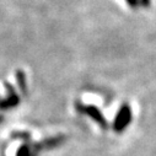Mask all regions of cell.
<instances>
[{"label": "cell", "mask_w": 156, "mask_h": 156, "mask_svg": "<svg viewBox=\"0 0 156 156\" xmlns=\"http://www.w3.org/2000/svg\"><path fill=\"white\" fill-rule=\"evenodd\" d=\"M16 80H17L19 87H20V90L22 91V94H26V92H27L26 76H25V73H23L22 70H17V71H16Z\"/></svg>", "instance_id": "obj_4"}, {"label": "cell", "mask_w": 156, "mask_h": 156, "mask_svg": "<svg viewBox=\"0 0 156 156\" xmlns=\"http://www.w3.org/2000/svg\"><path fill=\"white\" fill-rule=\"evenodd\" d=\"M132 122V108L128 103H123L115 115L113 122V129L117 133H122Z\"/></svg>", "instance_id": "obj_2"}, {"label": "cell", "mask_w": 156, "mask_h": 156, "mask_svg": "<svg viewBox=\"0 0 156 156\" xmlns=\"http://www.w3.org/2000/svg\"><path fill=\"white\" fill-rule=\"evenodd\" d=\"M75 108L79 111L80 113H83V114H86V115H89L91 119H94L102 129H107L108 128V123H107V121H106V118L103 117V114H102V112L97 108V107H95V106H87V105H83L81 102H76L75 103Z\"/></svg>", "instance_id": "obj_1"}, {"label": "cell", "mask_w": 156, "mask_h": 156, "mask_svg": "<svg viewBox=\"0 0 156 156\" xmlns=\"http://www.w3.org/2000/svg\"><path fill=\"white\" fill-rule=\"evenodd\" d=\"M127 4L132 8V9H138L140 6V2L139 0H126Z\"/></svg>", "instance_id": "obj_5"}, {"label": "cell", "mask_w": 156, "mask_h": 156, "mask_svg": "<svg viewBox=\"0 0 156 156\" xmlns=\"http://www.w3.org/2000/svg\"><path fill=\"white\" fill-rule=\"evenodd\" d=\"M140 2V5L144 6V8H149L150 6V0H139Z\"/></svg>", "instance_id": "obj_6"}, {"label": "cell", "mask_w": 156, "mask_h": 156, "mask_svg": "<svg viewBox=\"0 0 156 156\" xmlns=\"http://www.w3.org/2000/svg\"><path fill=\"white\" fill-rule=\"evenodd\" d=\"M5 87L6 90L9 91V97L6 100H0V108H9V107H14L19 103L20 101V97L17 96V94L15 92L14 87L9 84V83H5Z\"/></svg>", "instance_id": "obj_3"}]
</instances>
